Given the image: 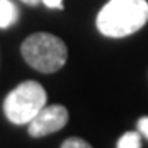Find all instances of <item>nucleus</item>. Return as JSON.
<instances>
[{
	"label": "nucleus",
	"instance_id": "nucleus-10",
	"mask_svg": "<svg viewBox=\"0 0 148 148\" xmlns=\"http://www.w3.org/2000/svg\"><path fill=\"white\" fill-rule=\"evenodd\" d=\"M23 3H27V5H30V7H35V5H38V2H41V0H21Z\"/></svg>",
	"mask_w": 148,
	"mask_h": 148
},
{
	"label": "nucleus",
	"instance_id": "nucleus-4",
	"mask_svg": "<svg viewBox=\"0 0 148 148\" xmlns=\"http://www.w3.org/2000/svg\"><path fill=\"white\" fill-rule=\"evenodd\" d=\"M68 119L69 114L64 106H59V104L45 106L38 112V115L28 123V133L33 138L46 137L49 133L59 132L61 128L66 127Z\"/></svg>",
	"mask_w": 148,
	"mask_h": 148
},
{
	"label": "nucleus",
	"instance_id": "nucleus-8",
	"mask_svg": "<svg viewBox=\"0 0 148 148\" xmlns=\"http://www.w3.org/2000/svg\"><path fill=\"white\" fill-rule=\"evenodd\" d=\"M137 127H138V132L142 133L145 138H148V117H142V119H138Z\"/></svg>",
	"mask_w": 148,
	"mask_h": 148
},
{
	"label": "nucleus",
	"instance_id": "nucleus-6",
	"mask_svg": "<svg viewBox=\"0 0 148 148\" xmlns=\"http://www.w3.org/2000/svg\"><path fill=\"white\" fill-rule=\"evenodd\" d=\"M142 133L138 132H125L120 137L117 148H140L142 147Z\"/></svg>",
	"mask_w": 148,
	"mask_h": 148
},
{
	"label": "nucleus",
	"instance_id": "nucleus-2",
	"mask_svg": "<svg viewBox=\"0 0 148 148\" xmlns=\"http://www.w3.org/2000/svg\"><path fill=\"white\" fill-rule=\"evenodd\" d=\"M21 56L33 69L51 74L68 61V48L61 38L51 33H33L21 43Z\"/></svg>",
	"mask_w": 148,
	"mask_h": 148
},
{
	"label": "nucleus",
	"instance_id": "nucleus-7",
	"mask_svg": "<svg viewBox=\"0 0 148 148\" xmlns=\"http://www.w3.org/2000/svg\"><path fill=\"white\" fill-rule=\"evenodd\" d=\"M61 148H92L89 143L82 140V138H77V137H71L68 140H64Z\"/></svg>",
	"mask_w": 148,
	"mask_h": 148
},
{
	"label": "nucleus",
	"instance_id": "nucleus-5",
	"mask_svg": "<svg viewBox=\"0 0 148 148\" xmlns=\"http://www.w3.org/2000/svg\"><path fill=\"white\" fill-rule=\"evenodd\" d=\"M18 20V8L12 0H0V28H5L15 25Z\"/></svg>",
	"mask_w": 148,
	"mask_h": 148
},
{
	"label": "nucleus",
	"instance_id": "nucleus-3",
	"mask_svg": "<svg viewBox=\"0 0 148 148\" xmlns=\"http://www.w3.org/2000/svg\"><path fill=\"white\" fill-rule=\"evenodd\" d=\"M45 106V87L36 81H25L8 92L3 101V114L15 125H28Z\"/></svg>",
	"mask_w": 148,
	"mask_h": 148
},
{
	"label": "nucleus",
	"instance_id": "nucleus-9",
	"mask_svg": "<svg viewBox=\"0 0 148 148\" xmlns=\"http://www.w3.org/2000/svg\"><path fill=\"white\" fill-rule=\"evenodd\" d=\"M48 8H56V10H63V0H41Z\"/></svg>",
	"mask_w": 148,
	"mask_h": 148
},
{
	"label": "nucleus",
	"instance_id": "nucleus-1",
	"mask_svg": "<svg viewBox=\"0 0 148 148\" xmlns=\"http://www.w3.org/2000/svg\"><path fill=\"white\" fill-rule=\"evenodd\" d=\"M148 21L147 0H109L97 13V30L109 38H123L142 30Z\"/></svg>",
	"mask_w": 148,
	"mask_h": 148
}]
</instances>
